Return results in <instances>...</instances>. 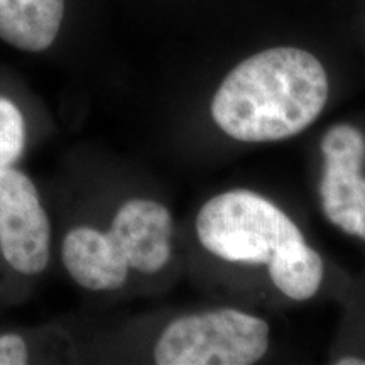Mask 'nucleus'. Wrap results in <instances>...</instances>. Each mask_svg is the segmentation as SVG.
Masks as SVG:
<instances>
[{
  "mask_svg": "<svg viewBox=\"0 0 365 365\" xmlns=\"http://www.w3.org/2000/svg\"><path fill=\"white\" fill-rule=\"evenodd\" d=\"M327 100L328 76L318 58L281 46L228 73L212 100V117L232 139L272 143L308 129Z\"/></svg>",
  "mask_w": 365,
  "mask_h": 365,
  "instance_id": "1",
  "label": "nucleus"
},
{
  "mask_svg": "<svg viewBox=\"0 0 365 365\" xmlns=\"http://www.w3.org/2000/svg\"><path fill=\"white\" fill-rule=\"evenodd\" d=\"M208 252L228 262L269 264L282 247L304 239L296 223L264 196L234 190L213 196L196 217Z\"/></svg>",
  "mask_w": 365,
  "mask_h": 365,
  "instance_id": "2",
  "label": "nucleus"
},
{
  "mask_svg": "<svg viewBox=\"0 0 365 365\" xmlns=\"http://www.w3.org/2000/svg\"><path fill=\"white\" fill-rule=\"evenodd\" d=\"M269 349V325L254 314L223 308L171 322L159 336V365H250Z\"/></svg>",
  "mask_w": 365,
  "mask_h": 365,
  "instance_id": "3",
  "label": "nucleus"
},
{
  "mask_svg": "<svg viewBox=\"0 0 365 365\" xmlns=\"http://www.w3.org/2000/svg\"><path fill=\"white\" fill-rule=\"evenodd\" d=\"M51 225L34 182L24 173L0 170V250L21 274L48 267Z\"/></svg>",
  "mask_w": 365,
  "mask_h": 365,
  "instance_id": "4",
  "label": "nucleus"
},
{
  "mask_svg": "<svg viewBox=\"0 0 365 365\" xmlns=\"http://www.w3.org/2000/svg\"><path fill=\"white\" fill-rule=\"evenodd\" d=\"M107 234L129 267L139 272H159L171 257V213L153 200L134 198L125 202L113 217Z\"/></svg>",
  "mask_w": 365,
  "mask_h": 365,
  "instance_id": "5",
  "label": "nucleus"
},
{
  "mask_svg": "<svg viewBox=\"0 0 365 365\" xmlns=\"http://www.w3.org/2000/svg\"><path fill=\"white\" fill-rule=\"evenodd\" d=\"M61 254L73 281L85 289H118L129 276V264L108 234L91 227H76L68 232Z\"/></svg>",
  "mask_w": 365,
  "mask_h": 365,
  "instance_id": "6",
  "label": "nucleus"
},
{
  "mask_svg": "<svg viewBox=\"0 0 365 365\" xmlns=\"http://www.w3.org/2000/svg\"><path fill=\"white\" fill-rule=\"evenodd\" d=\"M65 0H0V39L27 53H41L58 38Z\"/></svg>",
  "mask_w": 365,
  "mask_h": 365,
  "instance_id": "7",
  "label": "nucleus"
},
{
  "mask_svg": "<svg viewBox=\"0 0 365 365\" xmlns=\"http://www.w3.org/2000/svg\"><path fill=\"white\" fill-rule=\"evenodd\" d=\"M269 276L287 298L304 301L317 294L323 279V261L307 240L287 244L267 264Z\"/></svg>",
  "mask_w": 365,
  "mask_h": 365,
  "instance_id": "8",
  "label": "nucleus"
},
{
  "mask_svg": "<svg viewBox=\"0 0 365 365\" xmlns=\"http://www.w3.org/2000/svg\"><path fill=\"white\" fill-rule=\"evenodd\" d=\"M26 145L24 117L17 105L0 97V170L16 163Z\"/></svg>",
  "mask_w": 365,
  "mask_h": 365,
  "instance_id": "9",
  "label": "nucleus"
},
{
  "mask_svg": "<svg viewBox=\"0 0 365 365\" xmlns=\"http://www.w3.org/2000/svg\"><path fill=\"white\" fill-rule=\"evenodd\" d=\"M29 359L27 345L16 333L0 335V365H24Z\"/></svg>",
  "mask_w": 365,
  "mask_h": 365,
  "instance_id": "10",
  "label": "nucleus"
},
{
  "mask_svg": "<svg viewBox=\"0 0 365 365\" xmlns=\"http://www.w3.org/2000/svg\"><path fill=\"white\" fill-rule=\"evenodd\" d=\"M335 364L336 365H365V360L355 359V357H344V359L336 360Z\"/></svg>",
  "mask_w": 365,
  "mask_h": 365,
  "instance_id": "11",
  "label": "nucleus"
}]
</instances>
